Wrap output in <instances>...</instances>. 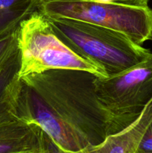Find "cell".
Segmentation results:
<instances>
[{
    "label": "cell",
    "instance_id": "cell-1",
    "mask_svg": "<svg viewBox=\"0 0 152 153\" xmlns=\"http://www.w3.org/2000/svg\"><path fill=\"white\" fill-rule=\"evenodd\" d=\"M98 77L88 71L52 69L22 78L90 146L107 137V118L95 92Z\"/></svg>",
    "mask_w": 152,
    "mask_h": 153
},
{
    "label": "cell",
    "instance_id": "cell-2",
    "mask_svg": "<svg viewBox=\"0 0 152 153\" xmlns=\"http://www.w3.org/2000/svg\"><path fill=\"white\" fill-rule=\"evenodd\" d=\"M47 18L64 44L76 55L102 69L107 77L126 71L151 53L116 30L69 18Z\"/></svg>",
    "mask_w": 152,
    "mask_h": 153
},
{
    "label": "cell",
    "instance_id": "cell-3",
    "mask_svg": "<svg viewBox=\"0 0 152 153\" xmlns=\"http://www.w3.org/2000/svg\"><path fill=\"white\" fill-rule=\"evenodd\" d=\"M17 40L20 79L52 69L81 70L98 77H107L102 69L76 55L64 44L53 31L47 16L39 10L21 22Z\"/></svg>",
    "mask_w": 152,
    "mask_h": 153
},
{
    "label": "cell",
    "instance_id": "cell-4",
    "mask_svg": "<svg viewBox=\"0 0 152 153\" xmlns=\"http://www.w3.org/2000/svg\"><path fill=\"white\" fill-rule=\"evenodd\" d=\"M95 92L107 118V136L128 127L152 99V52L123 73L97 77Z\"/></svg>",
    "mask_w": 152,
    "mask_h": 153
},
{
    "label": "cell",
    "instance_id": "cell-5",
    "mask_svg": "<svg viewBox=\"0 0 152 153\" xmlns=\"http://www.w3.org/2000/svg\"><path fill=\"white\" fill-rule=\"evenodd\" d=\"M38 10L49 17L69 18L111 28L137 44L152 40V10L94 0H41Z\"/></svg>",
    "mask_w": 152,
    "mask_h": 153
},
{
    "label": "cell",
    "instance_id": "cell-6",
    "mask_svg": "<svg viewBox=\"0 0 152 153\" xmlns=\"http://www.w3.org/2000/svg\"><path fill=\"white\" fill-rule=\"evenodd\" d=\"M15 111L19 119L38 125L62 150L77 152L90 146L22 80Z\"/></svg>",
    "mask_w": 152,
    "mask_h": 153
},
{
    "label": "cell",
    "instance_id": "cell-7",
    "mask_svg": "<svg viewBox=\"0 0 152 153\" xmlns=\"http://www.w3.org/2000/svg\"><path fill=\"white\" fill-rule=\"evenodd\" d=\"M44 148V132L38 125L16 117L0 120V153H37Z\"/></svg>",
    "mask_w": 152,
    "mask_h": 153
},
{
    "label": "cell",
    "instance_id": "cell-8",
    "mask_svg": "<svg viewBox=\"0 0 152 153\" xmlns=\"http://www.w3.org/2000/svg\"><path fill=\"white\" fill-rule=\"evenodd\" d=\"M152 122V99L135 121L123 130L106 137L98 145L70 153H136L148 126Z\"/></svg>",
    "mask_w": 152,
    "mask_h": 153
},
{
    "label": "cell",
    "instance_id": "cell-9",
    "mask_svg": "<svg viewBox=\"0 0 152 153\" xmlns=\"http://www.w3.org/2000/svg\"><path fill=\"white\" fill-rule=\"evenodd\" d=\"M19 69L20 54L18 48L0 71V120L16 117L15 107L22 86Z\"/></svg>",
    "mask_w": 152,
    "mask_h": 153
},
{
    "label": "cell",
    "instance_id": "cell-10",
    "mask_svg": "<svg viewBox=\"0 0 152 153\" xmlns=\"http://www.w3.org/2000/svg\"><path fill=\"white\" fill-rule=\"evenodd\" d=\"M40 0H0V39L16 31L38 10Z\"/></svg>",
    "mask_w": 152,
    "mask_h": 153
},
{
    "label": "cell",
    "instance_id": "cell-11",
    "mask_svg": "<svg viewBox=\"0 0 152 153\" xmlns=\"http://www.w3.org/2000/svg\"><path fill=\"white\" fill-rule=\"evenodd\" d=\"M17 31L18 28L0 39V71L7 64L12 55L17 51Z\"/></svg>",
    "mask_w": 152,
    "mask_h": 153
},
{
    "label": "cell",
    "instance_id": "cell-12",
    "mask_svg": "<svg viewBox=\"0 0 152 153\" xmlns=\"http://www.w3.org/2000/svg\"><path fill=\"white\" fill-rule=\"evenodd\" d=\"M138 149L143 152L152 153V122L146 129L139 145Z\"/></svg>",
    "mask_w": 152,
    "mask_h": 153
},
{
    "label": "cell",
    "instance_id": "cell-13",
    "mask_svg": "<svg viewBox=\"0 0 152 153\" xmlns=\"http://www.w3.org/2000/svg\"><path fill=\"white\" fill-rule=\"evenodd\" d=\"M149 0H116L115 2L120 3V4H128V5L142 6V7H147Z\"/></svg>",
    "mask_w": 152,
    "mask_h": 153
},
{
    "label": "cell",
    "instance_id": "cell-14",
    "mask_svg": "<svg viewBox=\"0 0 152 153\" xmlns=\"http://www.w3.org/2000/svg\"><path fill=\"white\" fill-rule=\"evenodd\" d=\"M44 132V131H43ZM44 139H45V148L43 151L40 152H37V153H49V150H48V148H47V145H46V137H45V133H44Z\"/></svg>",
    "mask_w": 152,
    "mask_h": 153
},
{
    "label": "cell",
    "instance_id": "cell-15",
    "mask_svg": "<svg viewBox=\"0 0 152 153\" xmlns=\"http://www.w3.org/2000/svg\"><path fill=\"white\" fill-rule=\"evenodd\" d=\"M94 1H99V2L109 3V2H115V1H116V0H94Z\"/></svg>",
    "mask_w": 152,
    "mask_h": 153
},
{
    "label": "cell",
    "instance_id": "cell-16",
    "mask_svg": "<svg viewBox=\"0 0 152 153\" xmlns=\"http://www.w3.org/2000/svg\"><path fill=\"white\" fill-rule=\"evenodd\" d=\"M136 153H151V152H143V151H141V150H137V152Z\"/></svg>",
    "mask_w": 152,
    "mask_h": 153
},
{
    "label": "cell",
    "instance_id": "cell-17",
    "mask_svg": "<svg viewBox=\"0 0 152 153\" xmlns=\"http://www.w3.org/2000/svg\"><path fill=\"white\" fill-rule=\"evenodd\" d=\"M40 1H41V0H40Z\"/></svg>",
    "mask_w": 152,
    "mask_h": 153
}]
</instances>
